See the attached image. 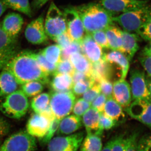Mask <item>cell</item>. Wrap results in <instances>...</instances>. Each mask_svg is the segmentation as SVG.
<instances>
[{"label":"cell","instance_id":"49","mask_svg":"<svg viewBox=\"0 0 151 151\" xmlns=\"http://www.w3.org/2000/svg\"><path fill=\"white\" fill-rule=\"evenodd\" d=\"M54 41L56 42L62 50L67 47L73 42L68 35L67 32H65L58 37Z\"/></svg>","mask_w":151,"mask_h":151},{"label":"cell","instance_id":"53","mask_svg":"<svg viewBox=\"0 0 151 151\" xmlns=\"http://www.w3.org/2000/svg\"><path fill=\"white\" fill-rule=\"evenodd\" d=\"M141 55L151 56V41L150 42L149 45L143 49Z\"/></svg>","mask_w":151,"mask_h":151},{"label":"cell","instance_id":"32","mask_svg":"<svg viewBox=\"0 0 151 151\" xmlns=\"http://www.w3.org/2000/svg\"><path fill=\"white\" fill-rule=\"evenodd\" d=\"M62 49L58 45H52L40 51L49 62L57 65L61 60Z\"/></svg>","mask_w":151,"mask_h":151},{"label":"cell","instance_id":"28","mask_svg":"<svg viewBox=\"0 0 151 151\" xmlns=\"http://www.w3.org/2000/svg\"><path fill=\"white\" fill-rule=\"evenodd\" d=\"M69 60L75 70L92 75V63L84 54L76 52L70 55Z\"/></svg>","mask_w":151,"mask_h":151},{"label":"cell","instance_id":"41","mask_svg":"<svg viewBox=\"0 0 151 151\" xmlns=\"http://www.w3.org/2000/svg\"><path fill=\"white\" fill-rule=\"evenodd\" d=\"M76 52L82 53L81 44L73 41L67 47L62 50L61 60L69 59L71 55Z\"/></svg>","mask_w":151,"mask_h":151},{"label":"cell","instance_id":"16","mask_svg":"<svg viewBox=\"0 0 151 151\" xmlns=\"http://www.w3.org/2000/svg\"><path fill=\"white\" fill-rule=\"evenodd\" d=\"M81 44L82 54L91 63L98 62L103 58L104 54L102 47L94 40L91 35L86 34Z\"/></svg>","mask_w":151,"mask_h":151},{"label":"cell","instance_id":"12","mask_svg":"<svg viewBox=\"0 0 151 151\" xmlns=\"http://www.w3.org/2000/svg\"><path fill=\"white\" fill-rule=\"evenodd\" d=\"M125 111L133 119L151 127V102L150 99L134 100Z\"/></svg>","mask_w":151,"mask_h":151},{"label":"cell","instance_id":"54","mask_svg":"<svg viewBox=\"0 0 151 151\" xmlns=\"http://www.w3.org/2000/svg\"><path fill=\"white\" fill-rule=\"evenodd\" d=\"M113 144V139H111V140L109 141L104 148L102 149L101 151H112V146Z\"/></svg>","mask_w":151,"mask_h":151},{"label":"cell","instance_id":"44","mask_svg":"<svg viewBox=\"0 0 151 151\" xmlns=\"http://www.w3.org/2000/svg\"><path fill=\"white\" fill-rule=\"evenodd\" d=\"M99 83L102 94L105 95L107 99L113 97V84L111 81L107 79H101Z\"/></svg>","mask_w":151,"mask_h":151},{"label":"cell","instance_id":"29","mask_svg":"<svg viewBox=\"0 0 151 151\" xmlns=\"http://www.w3.org/2000/svg\"><path fill=\"white\" fill-rule=\"evenodd\" d=\"M80 151H101L103 143L100 136L95 133H88L81 143Z\"/></svg>","mask_w":151,"mask_h":151},{"label":"cell","instance_id":"15","mask_svg":"<svg viewBox=\"0 0 151 151\" xmlns=\"http://www.w3.org/2000/svg\"><path fill=\"white\" fill-rule=\"evenodd\" d=\"M52 121L43 115L34 113L28 121L27 132L34 137L42 139L46 134Z\"/></svg>","mask_w":151,"mask_h":151},{"label":"cell","instance_id":"40","mask_svg":"<svg viewBox=\"0 0 151 151\" xmlns=\"http://www.w3.org/2000/svg\"><path fill=\"white\" fill-rule=\"evenodd\" d=\"M95 82L96 81H80L74 83L71 89L72 92L75 96H81L84 94Z\"/></svg>","mask_w":151,"mask_h":151},{"label":"cell","instance_id":"39","mask_svg":"<svg viewBox=\"0 0 151 151\" xmlns=\"http://www.w3.org/2000/svg\"><path fill=\"white\" fill-rule=\"evenodd\" d=\"M101 90L99 82H94L90 88L83 94V99L91 103L93 100L100 94Z\"/></svg>","mask_w":151,"mask_h":151},{"label":"cell","instance_id":"2","mask_svg":"<svg viewBox=\"0 0 151 151\" xmlns=\"http://www.w3.org/2000/svg\"><path fill=\"white\" fill-rule=\"evenodd\" d=\"M74 7L81 18L86 34H91L96 31L105 30L114 24L113 15L98 2Z\"/></svg>","mask_w":151,"mask_h":151},{"label":"cell","instance_id":"9","mask_svg":"<svg viewBox=\"0 0 151 151\" xmlns=\"http://www.w3.org/2000/svg\"><path fill=\"white\" fill-rule=\"evenodd\" d=\"M84 138L83 132L52 138L48 143V151H77Z\"/></svg>","mask_w":151,"mask_h":151},{"label":"cell","instance_id":"27","mask_svg":"<svg viewBox=\"0 0 151 151\" xmlns=\"http://www.w3.org/2000/svg\"><path fill=\"white\" fill-rule=\"evenodd\" d=\"M73 85L71 76L66 74L57 73L53 75L50 85L55 92H66L70 91Z\"/></svg>","mask_w":151,"mask_h":151},{"label":"cell","instance_id":"43","mask_svg":"<svg viewBox=\"0 0 151 151\" xmlns=\"http://www.w3.org/2000/svg\"><path fill=\"white\" fill-rule=\"evenodd\" d=\"M90 35L94 40L102 48H110L104 30L96 31L92 33Z\"/></svg>","mask_w":151,"mask_h":151},{"label":"cell","instance_id":"48","mask_svg":"<svg viewBox=\"0 0 151 151\" xmlns=\"http://www.w3.org/2000/svg\"><path fill=\"white\" fill-rule=\"evenodd\" d=\"M107 97L102 93L100 94L91 103L92 108L97 110L100 113H103Z\"/></svg>","mask_w":151,"mask_h":151},{"label":"cell","instance_id":"45","mask_svg":"<svg viewBox=\"0 0 151 151\" xmlns=\"http://www.w3.org/2000/svg\"><path fill=\"white\" fill-rule=\"evenodd\" d=\"M138 134L134 133L126 138L125 151H138Z\"/></svg>","mask_w":151,"mask_h":151},{"label":"cell","instance_id":"51","mask_svg":"<svg viewBox=\"0 0 151 151\" xmlns=\"http://www.w3.org/2000/svg\"><path fill=\"white\" fill-rule=\"evenodd\" d=\"M10 129L8 122L0 116V135L4 137L7 134Z\"/></svg>","mask_w":151,"mask_h":151},{"label":"cell","instance_id":"1","mask_svg":"<svg viewBox=\"0 0 151 151\" xmlns=\"http://www.w3.org/2000/svg\"><path fill=\"white\" fill-rule=\"evenodd\" d=\"M5 68L14 76L19 84L37 81L46 84L49 82V75L41 67L35 52L24 50L17 53L6 64Z\"/></svg>","mask_w":151,"mask_h":151},{"label":"cell","instance_id":"13","mask_svg":"<svg viewBox=\"0 0 151 151\" xmlns=\"http://www.w3.org/2000/svg\"><path fill=\"white\" fill-rule=\"evenodd\" d=\"M17 39L10 37L0 24V70L17 54Z\"/></svg>","mask_w":151,"mask_h":151},{"label":"cell","instance_id":"3","mask_svg":"<svg viewBox=\"0 0 151 151\" xmlns=\"http://www.w3.org/2000/svg\"><path fill=\"white\" fill-rule=\"evenodd\" d=\"M29 107L27 97L21 89L7 95L0 103V111L7 117L19 119L26 114Z\"/></svg>","mask_w":151,"mask_h":151},{"label":"cell","instance_id":"21","mask_svg":"<svg viewBox=\"0 0 151 151\" xmlns=\"http://www.w3.org/2000/svg\"><path fill=\"white\" fill-rule=\"evenodd\" d=\"M91 74L95 81L99 82L100 79H105L111 81L114 75L113 65L103 59L95 63H92Z\"/></svg>","mask_w":151,"mask_h":151},{"label":"cell","instance_id":"37","mask_svg":"<svg viewBox=\"0 0 151 151\" xmlns=\"http://www.w3.org/2000/svg\"><path fill=\"white\" fill-rule=\"evenodd\" d=\"M60 121V120L57 119L55 117L51 121L49 128L46 134L43 138L40 139L42 145H46L51 140L55 132L58 129Z\"/></svg>","mask_w":151,"mask_h":151},{"label":"cell","instance_id":"10","mask_svg":"<svg viewBox=\"0 0 151 151\" xmlns=\"http://www.w3.org/2000/svg\"><path fill=\"white\" fill-rule=\"evenodd\" d=\"M105 9L114 17L115 14H123L147 5L145 0H96Z\"/></svg>","mask_w":151,"mask_h":151},{"label":"cell","instance_id":"25","mask_svg":"<svg viewBox=\"0 0 151 151\" xmlns=\"http://www.w3.org/2000/svg\"><path fill=\"white\" fill-rule=\"evenodd\" d=\"M104 30L109 48L112 50L121 51L122 45V30L114 24L108 27Z\"/></svg>","mask_w":151,"mask_h":151},{"label":"cell","instance_id":"23","mask_svg":"<svg viewBox=\"0 0 151 151\" xmlns=\"http://www.w3.org/2000/svg\"><path fill=\"white\" fill-rule=\"evenodd\" d=\"M82 126V119L79 116L76 115L66 116L60 120L57 133L58 135L71 134Z\"/></svg>","mask_w":151,"mask_h":151},{"label":"cell","instance_id":"35","mask_svg":"<svg viewBox=\"0 0 151 151\" xmlns=\"http://www.w3.org/2000/svg\"><path fill=\"white\" fill-rule=\"evenodd\" d=\"M35 57L41 67L49 75H53L56 70L57 65L49 62L41 52L35 53Z\"/></svg>","mask_w":151,"mask_h":151},{"label":"cell","instance_id":"11","mask_svg":"<svg viewBox=\"0 0 151 151\" xmlns=\"http://www.w3.org/2000/svg\"><path fill=\"white\" fill-rule=\"evenodd\" d=\"M132 100L149 99L151 97L145 72L138 69L131 70L130 74Z\"/></svg>","mask_w":151,"mask_h":151},{"label":"cell","instance_id":"33","mask_svg":"<svg viewBox=\"0 0 151 151\" xmlns=\"http://www.w3.org/2000/svg\"><path fill=\"white\" fill-rule=\"evenodd\" d=\"M43 84L37 81H32L22 84L21 90L27 97H32L40 94Z\"/></svg>","mask_w":151,"mask_h":151},{"label":"cell","instance_id":"57","mask_svg":"<svg viewBox=\"0 0 151 151\" xmlns=\"http://www.w3.org/2000/svg\"><path fill=\"white\" fill-rule=\"evenodd\" d=\"M2 136L0 135V144H1V142L2 138Z\"/></svg>","mask_w":151,"mask_h":151},{"label":"cell","instance_id":"7","mask_svg":"<svg viewBox=\"0 0 151 151\" xmlns=\"http://www.w3.org/2000/svg\"><path fill=\"white\" fill-rule=\"evenodd\" d=\"M37 148L35 137L27 131L14 133L0 146V151H35Z\"/></svg>","mask_w":151,"mask_h":151},{"label":"cell","instance_id":"22","mask_svg":"<svg viewBox=\"0 0 151 151\" xmlns=\"http://www.w3.org/2000/svg\"><path fill=\"white\" fill-rule=\"evenodd\" d=\"M18 83L12 73L3 68L0 73V97H5L16 91Z\"/></svg>","mask_w":151,"mask_h":151},{"label":"cell","instance_id":"14","mask_svg":"<svg viewBox=\"0 0 151 151\" xmlns=\"http://www.w3.org/2000/svg\"><path fill=\"white\" fill-rule=\"evenodd\" d=\"M25 36L28 41L32 44L40 45L48 41L43 17L40 16L28 25L25 31Z\"/></svg>","mask_w":151,"mask_h":151},{"label":"cell","instance_id":"34","mask_svg":"<svg viewBox=\"0 0 151 151\" xmlns=\"http://www.w3.org/2000/svg\"><path fill=\"white\" fill-rule=\"evenodd\" d=\"M118 124L114 120L105 115L104 113H100L99 120V129L95 132L96 134L101 136L105 130L111 129Z\"/></svg>","mask_w":151,"mask_h":151},{"label":"cell","instance_id":"18","mask_svg":"<svg viewBox=\"0 0 151 151\" xmlns=\"http://www.w3.org/2000/svg\"><path fill=\"white\" fill-rule=\"evenodd\" d=\"M24 24L22 17L16 13L7 15L3 20L2 27L5 32L14 39H17Z\"/></svg>","mask_w":151,"mask_h":151},{"label":"cell","instance_id":"26","mask_svg":"<svg viewBox=\"0 0 151 151\" xmlns=\"http://www.w3.org/2000/svg\"><path fill=\"white\" fill-rule=\"evenodd\" d=\"M100 113L94 108H90L82 116V123L87 134L95 133L99 129Z\"/></svg>","mask_w":151,"mask_h":151},{"label":"cell","instance_id":"58","mask_svg":"<svg viewBox=\"0 0 151 151\" xmlns=\"http://www.w3.org/2000/svg\"><path fill=\"white\" fill-rule=\"evenodd\" d=\"M150 99V101L151 102V96L150 97V99Z\"/></svg>","mask_w":151,"mask_h":151},{"label":"cell","instance_id":"36","mask_svg":"<svg viewBox=\"0 0 151 151\" xmlns=\"http://www.w3.org/2000/svg\"><path fill=\"white\" fill-rule=\"evenodd\" d=\"M75 71V69L69 59L61 60L57 65L56 70L54 74L61 73L68 74L72 76Z\"/></svg>","mask_w":151,"mask_h":151},{"label":"cell","instance_id":"55","mask_svg":"<svg viewBox=\"0 0 151 151\" xmlns=\"http://www.w3.org/2000/svg\"><path fill=\"white\" fill-rule=\"evenodd\" d=\"M6 9V7L3 4L1 0H0V17L1 16L3 13L5 12Z\"/></svg>","mask_w":151,"mask_h":151},{"label":"cell","instance_id":"30","mask_svg":"<svg viewBox=\"0 0 151 151\" xmlns=\"http://www.w3.org/2000/svg\"><path fill=\"white\" fill-rule=\"evenodd\" d=\"M6 7L18 11L29 17L32 16V12L29 0H1Z\"/></svg>","mask_w":151,"mask_h":151},{"label":"cell","instance_id":"19","mask_svg":"<svg viewBox=\"0 0 151 151\" xmlns=\"http://www.w3.org/2000/svg\"><path fill=\"white\" fill-rule=\"evenodd\" d=\"M122 45L121 51L131 61L139 48V36L137 34L122 31Z\"/></svg>","mask_w":151,"mask_h":151},{"label":"cell","instance_id":"56","mask_svg":"<svg viewBox=\"0 0 151 151\" xmlns=\"http://www.w3.org/2000/svg\"><path fill=\"white\" fill-rule=\"evenodd\" d=\"M147 79V85L148 88L149 92L150 93L151 96V78L150 77H146Z\"/></svg>","mask_w":151,"mask_h":151},{"label":"cell","instance_id":"6","mask_svg":"<svg viewBox=\"0 0 151 151\" xmlns=\"http://www.w3.org/2000/svg\"><path fill=\"white\" fill-rule=\"evenodd\" d=\"M44 27L47 35L53 41L58 37L66 32L64 14L54 2H52L49 8Z\"/></svg>","mask_w":151,"mask_h":151},{"label":"cell","instance_id":"4","mask_svg":"<svg viewBox=\"0 0 151 151\" xmlns=\"http://www.w3.org/2000/svg\"><path fill=\"white\" fill-rule=\"evenodd\" d=\"M151 14V6L147 4L140 8L113 17V21L121 26L123 30L137 33Z\"/></svg>","mask_w":151,"mask_h":151},{"label":"cell","instance_id":"24","mask_svg":"<svg viewBox=\"0 0 151 151\" xmlns=\"http://www.w3.org/2000/svg\"><path fill=\"white\" fill-rule=\"evenodd\" d=\"M103 113L117 123L124 122L125 119L123 108L113 97L108 98L106 100Z\"/></svg>","mask_w":151,"mask_h":151},{"label":"cell","instance_id":"46","mask_svg":"<svg viewBox=\"0 0 151 151\" xmlns=\"http://www.w3.org/2000/svg\"><path fill=\"white\" fill-rule=\"evenodd\" d=\"M126 138L124 135H120L113 138L112 151H125Z\"/></svg>","mask_w":151,"mask_h":151},{"label":"cell","instance_id":"20","mask_svg":"<svg viewBox=\"0 0 151 151\" xmlns=\"http://www.w3.org/2000/svg\"><path fill=\"white\" fill-rule=\"evenodd\" d=\"M104 58L109 63L117 66L122 73L121 79H125L129 68V61L127 57L121 52L112 50L104 54Z\"/></svg>","mask_w":151,"mask_h":151},{"label":"cell","instance_id":"31","mask_svg":"<svg viewBox=\"0 0 151 151\" xmlns=\"http://www.w3.org/2000/svg\"><path fill=\"white\" fill-rule=\"evenodd\" d=\"M50 94L47 93L38 94L33 98L31 106L35 113H40L47 109L49 106Z\"/></svg>","mask_w":151,"mask_h":151},{"label":"cell","instance_id":"17","mask_svg":"<svg viewBox=\"0 0 151 151\" xmlns=\"http://www.w3.org/2000/svg\"><path fill=\"white\" fill-rule=\"evenodd\" d=\"M113 97L123 108H127L132 101L130 85L125 79H119L113 85Z\"/></svg>","mask_w":151,"mask_h":151},{"label":"cell","instance_id":"47","mask_svg":"<svg viewBox=\"0 0 151 151\" xmlns=\"http://www.w3.org/2000/svg\"><path fill=\"white\" fill-rule=\"evenodd\" d=\"M138 151H151V134L143 136L138 141Z\"/></svg>","mask_w":151,"mask_h":151},{"label":"cell","instance_id":"38","mask_svg":"<svg viewBox=\"0 0 151 151\" xmlns=\"http://www.w3.org/2000/svg\"><path fill=\"white\" fill-rule=\"evenodd\" d=\"M91 103L83 98H80L76 101L72 111L76 116L81 117L91 108Z\"/></svg>","mask_w":151,"mask_h":151},{"label":"cell","instance_id":"5","mask_svg":"<svg viewBox=\"0 0 151 151\" xmlns=\"http://www.w3.org/2000/svg\"><path fill=\"white\" fill-rule=\"evenodd\" d=\"M75 102L72 91L54 92L50 95V107L55 117L61 120L72 112Z\"/></svg>","mask_w":151,"mask_h":151},{"label":"cell","instance_id":"42","mask_svg":"<svg viewBox=\"0 0 151 151\" xmlns=\"http://www.w3.org/2000/svg\"><path fill=\"white\" fill-rule=\"evenodd\" d=\"M137 34L148 41H151V14L145 22L138 31Z\"/></svg>","mask_w":151,"mask_h":151},{"label":"cell","instance_id":"8","mask_svg":"<svg viewBox=\"0 0 151 151\" xmlns=\"http://www.w3.org/2000/svg\"><path fill=\"white\" fill-rule=\"evenodd\" d=\"M66 32L72 41L81 44L86 34L81 18L74 7L66 8L63 11Z\"/></svg>","mask_w":151,"mask_h":151},{"label":"cell","instance_id":"52","mask_svg":"<svg viewBox=\"0 0 151 151\" xmlns=\"http://www.w3.org/2000/svg\"><path fill=\"white\" fill-rule=\"evenodd\" d=\"M49 0H34L32 3L33 8L35 10L41 8Z\"/></svg>","mask_w":151,"mask_h":151},{"label":"cell","instance_id":"50","mask_svg":"<svg viewBox=\"0 0 151 151\" xmlns=\"http://www.w3.org/2000/svg\"><path fill=\"white\" fill-rule=\"evenodd\" d=\"M139 60L147 73V77L151 78V56L141 55Z\"/></svg>","mask_w":151,"mask_h":151}]
</instances>
